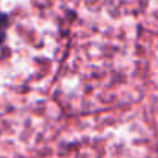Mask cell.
<instances>
[{"label": "cell", "instance_id": "1", "mask_svg": "<svg viewBox=\"0 0 158 158\" xmlns=\"http://www.w3.org/2000/svg\"><path fill=\"white\" fill-rule=\"evenodd\" d=\"M6 28H8V19H6V15L0 11V42H2L3 37H5Z\"/></svg>", "mask_w": 158, "mask_h": 158}]
</instances>
